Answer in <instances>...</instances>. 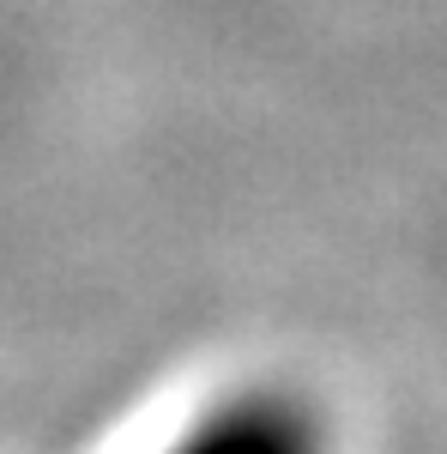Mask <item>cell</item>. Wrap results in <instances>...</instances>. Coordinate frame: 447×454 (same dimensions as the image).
<instances>
[{"label":"cell","instance_id":"cell-1","mask_svg":"<svg viewBox=\"0 0 447 454\" xmlns=\"http://www.w3.org/2000/svg\"><path fill=\"white\" fill-rule=\"evenodd\" d=\"M170 454H320V424L284 394H248L188 430Z\"/></svg>","mask_w":447,"mask_h":454}]
</instances>
